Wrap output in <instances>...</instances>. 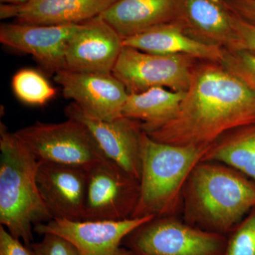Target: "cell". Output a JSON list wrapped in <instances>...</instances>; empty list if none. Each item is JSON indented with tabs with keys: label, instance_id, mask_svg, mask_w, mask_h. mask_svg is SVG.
<instances>
[{
	"label": "cell",
	"instance_id": "obj_1",
	"mask_svg": "<svg viewBox=\"0 0 255 255\" xmlns=\"http://www.w3.org/2000/svg\"><path fill=\"white\" fill-rule=\"evenodd\" d=\"M255 124V92L219 63L194 68L173 119L145 131L156 141L209 147L225 132Z\"/></svg>",
	"mask_w": 255,
	"mask_h": 255
},
{
	"label": "cell",
	"instance_id": "obj_2",
	"mask_svg": "<svg viewBox=\"0 0 255 255\" xmlns=\"http://www.w3.org/2000/svg\"><path fill=\"white\" fill-rule=\"evenodd\" d=\"M38 159L0 124V223L23 244L33 243L34 227L51 221L37 184Z\"/></svg>",
	"mask_w": 255,
	"mask_h": 255
},
{
	"label": "cell",
	"instance_id": "obj_3",
	"mask_svg": "<svg viewBox=\"0 0 255 255\" xmlns=\"http://www.w3.org/2000/svg\"><path fill=\"white\" fill-rule=\"evenodd\" d=\"M211 147L156 141L143 130L140 194L131 218L157 217L168 213L186 179Z\"/></svg>",
	"mask_w": 255,
	"mask_h": 255
},
{
	"label": "cell",
	"instance_id": "obj_4",
	"mask_svg": "<svg viewBox=\"0 0 255 255\" xmlns=\"http://www.w3.org/2000/svg\"><path fill=\"white\" fill-rule=\"evenodd\" d=\"M191 176L193 201L207 231L223 235L255 207V186L230 169L198 164Z\"/></svg>",
	"mask_w": 255,
	"mask_h": 255
},
{
	"label": "cell",
	"instance_id": "obj_5",
	"mask_svg": "<svg viewBox=\"0 0 255 255\" xmlns=\"http://www.w3.org/2000/svg\"><path fill=\"white\" fill-rule=\"evenodd\" d=\"M15 134L38 161L89 170L95 164L108 159L86 126L77 119H68L57 124L36 122Z\"/></svg>",
	"mask_w": 255,
	"mask_h": 255
},
{
	"label": "cell",
	"instance_id": "obj_6",
	"mask_svg": "<svg viewBox=\"0 0 255 255\" xmlns=\"http://www.w3.org/2000/svg\"><path fill=\"white\" fill-rule=\"evenodd\" d=\"M223 235L172 219H153L134 230L123 241L132 255H223Z\"/></svg>",
	"mask_w": 255,
	"mask_h": 255
},
{
	"label": "cell",
	"instance_id": "obj_7",
	"mask_svg": "<svg viewBox=\"0 0 255 255\" xmlns=\"http://www.w3.org/2000/svg\"><path fill=\"white\" fill-rule=\"evenodd\" d=\"M194 60L188 55L154 54L124 46L112 74L129 94L153 87L186 92L192 78Z\"/></svg>",
	"mask_w": 255,
	"mask_h": 255
},
{
	"label": "cell",
	"instance_id": "obj_8",
	"mask_svg": "<svg viewBox=\"0 0 255 255\" xmlns=\"http://www.w3.org/2000/svg\"><path fill=\"white\" fill-rule=\"evenodd\" d=\"M140 182L110 159L88 170L82 221H121L131 218Z\"/></svg>",
	"mask_w": 255,
	"mask_h": 255
},
{
	"label": "cell",
	"instance_id": "obj_9",
	"mask_svg": "<svg viewBox=\"0 0 255 255\" xmlns=\"http://www.w3.org/2000/svg\"><path fill=\"white\" fill-rule=\"evenodd\" d=\"M155 216L130 218L121 221H68L52 219L34 227L43 236L54 234L65 238L81 255H132L123 246L127 236Z\"/></svg>",
	"mask_w": 255,
	"mask_h": 255
},
{
	"label": "cell",
	"instance_id": "obj_10",
	"mask_svg": "<svg viewBox=\"0 0 255 255\" xmlns=\"http://www.w3.org/2000/svg\"><path fill=\"white\" fill-rule=\"evenodd\" d=\"M54 80L64 97L73 100L85 115L105 122L123 117L129 93L113 74L63 70L55 74Z\"/></svg>",
	"mask_w": 255,
	"mask_h": 255
},
{
	"label": "cell",
	"instance_id": "obj_11",
	"mask_svg": "<svg viewBox=\"0 0 255 255\" xmlns=\"http://www.w3.org/2000/svg\"><path fill=\"white\" fill-rule=\"evenodd\" d=\"M65 114L67 118L77 119L86 126L107 158L140 180L141 124L125 117L112 122L97 120L85 115L74 102L65 108Z\"/></svg>",
	"mask_w": 255,
	"mask_h": 255
},
{
	"label": "cell",
	"instance_id": "obj_12",
	"mask_svg": "<svg viewBox=\"0 0 255 255\" xmlns=\"http://www.w3.org/2000/svg\"><path fill=\"white\" fill-rule=\"evenodd\" d=\"M80 24L38 25L4 23L0 26L1 44L31 54L47 71L65 69V52Z\"/></svg>",
	"mask_w": 255,
	"mask_h": 255
},
{
	"label": "cell",
	"instance_id": "obj_13",
	"mask_svg": "<svg viewBox=\"0 0 255 255\" xmlns=\"http://www.w3.org/2000/svg\"><path fill=\"white\" fill-rule=\"evenodd\" d=\"M87 179L82 167L38 161L37 184L53 219L82 221Z\"/></svg>",
	"mask_w": 255,
	"mask_h": 255
},
{
	"label": "cell",
	"instance_id": "obj_14",
	"mask_svg": "<svg viewBox=\"0 0 255 255\" xmlns=\"http://www.w3.org/2000/svg\"><path fill=\"white\" fill-rule=\"evenodd\" d=\"M124 39L97 16L82 23L65 52V69L82 73H112Z\"/></svg>",
	"mask_w": 255,
	"mask_h": 255
},
{
	"label": "cell",
	"instance_id": "obj_15",
	"mask_svg": "<svg viewBox=\"0 0 255 255\" xmlns=\"http://www.w3.org/2000/svg\"><path fill=\"white\" fill-rule=\"evenodd\" d=\"M117 0H31L1 4L0 18L38 25L80 24L100 16Z\"/></svg>",
	"mask_w": 255,
	"mask_h": 255
},
{
	"label": "cell",
	"instance_id": "obj_16",
	"mask_svg": "<svg viewBox=\"0 0 255 255\" xmlns=\"http://www.w3.org/2000/svg\"><path fill=\"white\" fill-rule=\"evenodd\" d=\"M122 38L182 21L184 0H117L100 15Z\"/></svg>",
	"mask_w": 255,
	"mask_h": 255
},
{
	"label": "cell",
	"instance_id": "obj_17",
	"mask_svg": "<svg viewBox=\"0 0 255 255\" xmlns=\"http://www.w3.org/2000/svg\"><path fill=\"white\" fill-rule=\"evenodd\" d=\"M124 46L160 55H184L195 59L221 63L226 49L199 41L188 33L182 21L161 25L124 38Z\"/></svg>",
	"mask_w": 255,
	"mask_h": 255
},
{
	"label": "cell",
	"instance_id": "obj_18",
	"mask_svg": "<svg viewBox=\"0 0 255 255\" xmlns=\"http://www.w3.org/2000/svg\"><path fill=\"white\" fill-rule=\"evenodd\" d=\"M224 0H184L183 23L199 41L233 49L235 33Z\"/></svg>",
	"mask_w": 255,
	"mask_h": 255
},
{
	"label": "cell",
	"instance_id": "obj_19",
	"mask_svg": "<svg viewBox=\"0 0 255 255\" xmlns=\"http://www.w3.org/2000/svg\"><path fill=\"white\" fill-rule=\"evenodd\" d=\"M185 92L153 87L140 93L129 94L123 117L142 122L144 131L155 128L175 117Z\"/></svg>",
	"mask_w": 255,
	"mask_h": 255
},
{
	"label": "cell",
	"instance_id": "obj_20",
	"mask_svg": "<svg viewBox=\"0 0 255 255\" xmlns=\"http://www.w3.org/2000/svg\"><path fill=\"white\" fill-rule=\"evenodd\" d=\"M202 161L228 164L255 181V125L244 127L219 143L213 144Z\"/></svg>",
	"mask_w": 255,
	"mask_h": 255
},
{
	"label": "cell",
	"instance_id": "obj_21",
	"mask_svg": "<svg viewBox=\"0 0 255 255\" xmlns=\"http://www.w3.org/2000/svg\"><path fill=\"white\" fill-rule=\"evenodd\" d=\"M11 86L18 100L30 105H44L57 92L41 73L30 68L18 70L13 77Z\"/></svg>",
	"mask_w": 255,
	"mask_h": 255
},
{
	"label": "cell",
	"instance_id": "obj_22",
	"mask_svg": "<svg viewBox=\"0 0 255 255\" xmlns=\"http://www.w3.org/2000/svg\"><path fill=\"white\" fill-rule=\"evenodd\" d=\"M220 63L255 92V55L243 50L226 49L224 58Z\"/></svg>",
	"mask_w": 255,
	"mask_h": 255
},
{
	"label": "cell",
	"instance_id": "obj_23",
	"mask_svg": "<svg viewBox=\"0 0 255 255\" xmlns=\"http://www.w3.org/2000/svg\"><path fill=\"white\" fill-rule=\"evenodd\" d=\"M223 255H255V214L245 220L233 233Z\"/></svg>",
	"mask_w": 255,
	"mask_h": 255
},
{
	"label": "cell",
	"instance_id": "obj_24",
	"mask_svg": "<svg viewBox=\"0 0 255 255\" xmlns=\"http://www.w3.org/2000/svg\"><path fill=\"white\" fill-rule=\"evenodd\" d=\"M30 248L33 255H81L71 243L54 234L43 235L41 241Z\"/></svg>",
	"mask_w": 255,
	"mask_h": 255
},
{
	"label": "cell",
	"instance_id": "obj_25",
	"mask_svg": "<svg viewBox=\"0 0 255 255\" xmlns=\"http://www.w3.org/2000/svg\"><path fill=\"white\" fill-rule=\"evenodd\" d=\"M231 20L235 33L233 49L243 50L255 55V25L231 12Z\"/></svg>",
	"mask_w": 255,
	"mask_h": 255
},
{
	"label": "cell",
	"instance_id": "obj_26",
	"mask_svg": "<svg viewBox=\"0 0 255 255\" xmlns=\"http://www.w3.org/2000/svg\"><path fill=\"white\" fill-rule=\"evenodd\" d=\"M0 255H33L30 246L22 244L20 240L13 237L7 230L0 227Z\"/></svg>",
	"mask_w": 255,
	"mask_h": 255
},
{
	"label": "cell",
	"instance_id": "obj_27",
	"mask_svg": "<svg viewBox=\"0 0 255 255\" xmlns=\"http://www.w3.org/2000/svg\"><path fill=\"white\" fill-rule=\"evenodd\" d=\"M224 2L233 14L255 25V0H224Z\"/></svg>",
	"mask_w": 255,
	"mask_h": 255
},
{
	"label": "cell",
	"instance_id": "obj_28",
	"mask_svg": "<svg viewBox=\"0 0 255 255\" xmlns=\"http://www.w3.org/2000/svg\"><path fill=\"white\" fill-rule=\"evenodd\" d=\"M31 0H0L1 4H21L28 2Z\"/></svg>",
	"mask_w": 255,
	"mask_h": 255
}]
</instances>
